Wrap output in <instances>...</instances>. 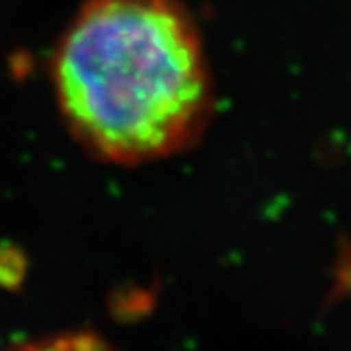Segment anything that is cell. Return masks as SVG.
Here are the masks:
<instances>
[{
  "label": "cell",
  "mask_w": 351,
  "mask_h": 351,
  "mask_svg": "<svg viewBox=\"0 0 351 351\" xmlns=\"http://www.w3.org/2000/svg\"><path fill=\"white\" fill-rule=\"evenodd\" d=\"M64 127L117 166L189 149L213 112L199 29L180 0H86L49 64Z\"/></svg>",
  "instance_id": "obj_1"
},
{
  "label": "cell",
  "mask_w": 351,
  "mask_h": 351,
  "mask_svg": "<svg viewBox=\"0 0 351 351\" xmlns=\"http://www.w3.org/2000/svg\"><path fill=\"white\" fill-rule=\"evenodd\" d=\"M8 351H117L108 339L90 330H73L18 343Z\"/></svg>",
  "instance_id": "obj_2"
},
{
  "label": "cell",
  "mask_w": 351,
  "mask_h": 351,
  "mask_svg": "<svg viewBox=\"0 0 351 351\" xmlns=\"http://www.w3.org/2000/svg\"><path fill=\"white\" fill-rule=\"evenodd\" d=\"M8 252H0V283L4 281H16L20 279V274L24 271V265L16 262V254H10V258L6 260Z\"/></svg>",
  "instance_id": "obj_3"
}]
</instances>
